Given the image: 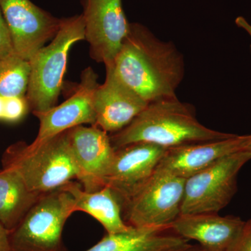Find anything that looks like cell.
Returning <instances> with one entry per match:
<instances>
[{"mask_svg": "<svg viewBox=\"0 0 251 251\" xmlns=\"http://www.w3.org/2000/svg\"><path fill=\"white\" fill-rule=\"evenodd\" d=\"M14 53L9 30L0 8V59Z\"/></svg>", "mask_w": 251, "mask_h": 251, "instance_id": "cell-21", "label": "cell"}, {"mask_svg": "<svg viewBox=\"0 0 251 251\" xmlns=\"http://www.w3.org/2000/svg\"><path fill=\"white\" fill-rule=\"evenodd\" d=\"M64 187L72 195L75 211H83L98 221L106 234L127 232L132 228L122 218V206L120 198L108 186L87 192L79 183L71 181Z\"/></svg>", "mask_w": 251, "mask_h": 251, "instance_id": "cell-17", "label": "cell"}, {"mask_svg": "<svg viewBox=\"0 0 251 251\" xmlns=\"http://www.w3.org/2000/svg\"><path fill=\"white\" fill-rule=\"evenodd\" d=\"M181 251H203L202 249H201V247L199 246H193L191 245V247H188V249H184V250Z\"/></svg>", "mask_w": 251, "mask_h": 251, "instance_id": "cell-25", "label": "cell"}, {"mask_svg": "<svg viewBox=\"0 0 251 251\" xmlns=\"http://www.w3.org/2000/svg\"><path fill=\"white\" fill-rule=\"evenodd\" d=\"M251 232V219L248 221L246 224L245 232L244 233H249Z\"/></svg>", "mask_w": 251, "mask_h": 251, "instance_id": "cell-26", "label": "cell"}, {"mask_svg": "<svg viewBox=\"0 0 251 251\" xmlns=\"http://www.w3.org/2000/svg\"><path fill=\"white\" fill-rule=\"evenodd\" d=\"M0 251H11L10 231L0 224Z\"/></svg>", "mask_w": 251, "mask_h": 251, "instance_id": "cell-22", "label": "cell"}, {"mask_svg": "<svg viewBox=\"0 0 251 251\" xmlns=\"http://www.w3.org/2000/svg\"><path fill=\"white\" fill-rule=\"evenodd\" d=\"M198 122L188 104L176 97L151 102L129 125L110 135L113 148L145 142L166 149L229 138Z\"/></svg>", "mask_w": 251, "mask_h": 251, "instance_id": "cell-2", "label": "cell"}, {"mask_svg": "<svg viewBox=\"0 0 251 251\" xmlns=\"http://www.w3.org/2000/svg\"><path fill=\"white\" fill-rule=\"evenodd\" d=\"M97 80L98 76L93 69L87 68L82 73L76 90L67 100L47 111L33 113L39 120V128L31 143H44L77 126L95 125L94 99L99 85Z\"/></svg>", "mask_w": 251, "mask_h": 251, "instance_id": "cell-12", "label": "cell"}, {"mask_svg": "<svg viewBox=\"0 0 251 251\" xmlns=\"http://www.w3.org/2000/svg\"><path fill=\"white\" fill-rule=\"evenodd\" d=\"M251 159V153L243 150L187 178L181 215L218 214L232 201L237 192L239 172Z\"/></svg>", "mask_w": 251, "mask_h": 251, "instance_id": "cell-6", "label": "cell"}, {"mask_svg": "<svg viewBox=\"0 0 251 251\" xmlns=\"http://www.w3.org/2000/svg\"><path fill=\"white\" fill-rule=\"evenodd\" d=\"M233 251H251V232L244 233Z\"/></svg>", "mask_w": 251, "mask_h": 251, "instance_id": "cell-23", "label": "cell"}, {"mask_svg": "<svg viewBox=\"0 0 251 251\" xmlns=\"http://www.w3.org/2000/svg\"><path fill=\"white\" fill-rule=\"evenodd\" d=\"M42 195L31 191L14 170L2 168L0 171V224L12 231Z\"/></svg>", "mask_w": 251, "mask_h": 251, "instance_id": "cell-18", "label": "cell"}, {"mask_svg": "<svg viewBox=\"0 0 251 251\" xmlns=\"http://www.w3.org/2000/svg\"><path fill=\"white\" fill-rule=\"evenodd\" d=\"M251 136L234 134L225 139L168 149L155 172L186 179L225 157L246 150Z\"/></svg>", "mask_w": 251, "mask_h": 251, "instance_id": "cell-13", "label": "cell"}, {"mask_svg": "<svg viewBox=\"0 0 251 251\" xmlns=\"http://www.w3.org/2000/svg\"><path fill=\"white\" fill-rule=\"evenodd\" d=\"M246 221L219 214L181 215L171 226L174 233L198 242L203 251H233L245 232Z\"/></svg>", "mask_w": 251, "mask_h": 251, "instance_id": "cell-15", "label": "cell"}, {"mask_svg": "<svg viewBox=\"0 0 251 251\" xmlns=\"http://www.w3.org/2000/svg\"><path fill=\"white\" fill-rule=\"evenodd\" d=\"M188 242L167 227H132L122 233L106 234L84 251H181Z\"/></svg>", "mask_w": 251, "mask_h": 251, "instance_id": "cell-16", "label": "cell"}, {"mask_svg": "<svg viewBox=\"0 0 251 251\" xmlns=\"http://www.w3.org/2000/svg\"><path fill=\"white\" fill-rule=\"evenodd\" d=\"M75 212L74 198L64 186L44 193L10 232L11 251H67L63 229Z\"/></svg>", "mask_w": 251, "mask_h": 251, "instance_id": "cell-5", "label": "cell"}, {"mask_svg": "<svg viewBox=\"0 0 251 251\" xmlns=\"http://www.w3.org/2000/svg\"><path fill=\"white\" fill-rule=\"evenodd\" d=\"M15 54L29 61L57 34L62 19L34 4L30 0H0Z\"/></svg>", "mask_w": 251, "mask_h": 251, "instance_id": "cell-9", "label": "cell"}, {"mask_svg": "<svg viewBox=\"0 0 251 251\" xmlns=\"http://www.w3.org/2000/svg\"><path fill=\"white\" fill-rule=\"evenodd\" d=\"M82 4L91 57L105 65L110 64L130 31L122 0H82Z\"/></svg>", "mask_w": 251, "mask_h": 251, "instance_id": "cell-8", "label": "cell"}, {"mask_svg": "<svg viewBox=\"0 0 251 251\" xmlns=\"http://www.w3.org/2000/svg\"><path fill=\"white\" fill-rule=\"evenodd\" d=\"M236 24L238 27L242 28L244 30L247 31L248 34H249L251 36V25L249 24V23L247 22V20L245 18L243 17H238L235 21Z\"/></svg>", "mask_w": 251, "mask_h": 251, "instance_id": "cell-24", "label": "cell"}, {"mask_svg": "<svg viewBox=\"0 0 251 251\" xmlns=\"http://www.w3.org/2000/svg\"><path fill=\"white\" fill-rule=\"evenodd\" d=\"M185 181L157 173L122 205V218L132 227H170L181 216Z\"/></svg>", "mask_w": 251, "mask_h": 251, "instance_id": "cell-7", "label": "cell"}, {"mask_svg": "<svg viewBox=\"0 0 251 251\" xmlns=\"http://www.w3.org/2000/svg\"><path fill=\"white\" fill-rule=\"evenodd\" d=\"M82 15L62 18L60 27L50 44L39 50L29 61V82L25 97L32 113L55 106L67 70L69 51L85 39Z\"/></svg>", "mask_w": 251, "mask_h": 251, "instance_id": "cell-4", "label": "cell"}, {"mask_svg": "<svg viewBox=\"0 0 251 251\" xmlns=\"http://www.w3.org/2000/svg\"><path fill=\"white\" fill-rule=\"evenodd\" d=\"M29 109L25 96L3 97L0 96V121L17 122L27 115Z\"/></svg>", "mask_w": 251, "mask_h": 251, "instance_id": "cell-20", "label": "cell"}, {"mask_svg": "<svg viewBox=\"0 0 251 251\" xmlns=\"http://www.w3.org/2000/svg\"><path fill=\"white\" fill-rule=\"evenodd\" d=\"M106 65L148 103L176 97L184 75V59L175 46L138 23L130 24L120 52Z\"/></svg>", "mask_w": 251, "mask_h": 251, "instance_id": "cell-1", "label": "cell"}, {"mask_svg": "<svg viewBox=\"0 0 251 251\" xmlns=\"http://www.w3.org/2000/svg\"><path fill=\"white\" fill-rule=\"evenodd\" d=\"M69 130L39 145L20 141L10 145L2 156L3 168L18 173L33 192L44 194L62 187L77 175Z\"/></svg>", "mask_w": 251, "mask_h": 251, "instance_id": "cell-3", "label": "cell"}, {"mask_svg": "<svg viewBox=\"0 0 251 251\" xmlns=\"http://www.w3.org/2000/svg\"><path fill=\"white\" fill-rule=\"evenodd\" d=\"M105 82L94 94V126L114 133L129 125L149 103L124 83L110 66H105Z\"/></svg>", "mask_w": 251, "mask_h": 251, "instance_id": "cell-14", "label": "cell"}, {"mask_svg": "<svg viewBox=\"0 0 251 251\" xmlns=\"http://www.w3.org/2000/svg\"><path fill=\"white\" fill-rule=\"evenodd\" d=\"M246 151H249V152L251 153V139L249 140V143H248L247 148H246Z\"/></svg>", "mask_w": 251, "mask_h": 251, "instance_id": "cell-27", "label": "cell"}, {"mask_svg": "<svg viewBox=\"0 0 251 251\" xmlns=\"http://www.w3.org/2000/svg\"><path fill=\"white\" fill-rule=\"evenodd\" d=\"M168 149L139 142L115 150L105 186L124 203L151 179Z\"/></svg>", "mask_w": 251, "mask_h": 251, "instance_id": "cell-10", "label": "cell"}, {"mask_svg": "<svg viewBox=\"0 0 251 251\" xmlns=\"http://www.w3.org/2000/svg\"><path fill=\"white\" fill-rule=\"evenodd\" d=\"M30 64L16 54L0 59V96L24 97L29 82Z\"/></svg>", "mask_w": 251, "mask_h": 251, "instance_id": "cell-19", "label": "cell"}, {"mask_svg": "<svg viewBox=\"0 0 251 251\" xmlns=\"http://www.w3.org/2000/svg\"><path fill=\"white\" fill-rule=\"evenodd\" d=\"M69 138L82 188L94 192L105 187L115 153L110 135L97 126L80 125L69 130Z\"/></svg>", "mask_w": 251, "mask_h": 251, "instance_id": "cell-11", "label": "cell"}]
</instances>
